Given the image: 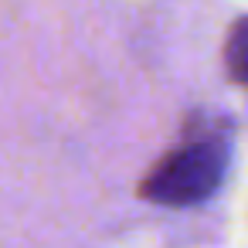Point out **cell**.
<instances>
[{
  "instance_id": "obj_1",
  "label": "cell",
  "mask_w": 248,
  "mask_h": 248,
  "mask_svg": "<svg viewBox=\"0 0 248 248\" xmlns=\"http://www.w3.org/2000/svg\"><path fill=\"white\" fill-rule=\"evenodd\" d=\"M224 167L228 156L217 140H187L153 163V170L140 184V197L167 207L201 204L221 187Z\"/></svg>"
},
{
  "instance_id": "obj_2",
  "label": "cell",
  "mask_w": 248,
  "mask_h": 248,
  "mask_svg": "<svg viewBox=\"0 0 248 248\" xmlns=\"http://www.w3.org/2000/svg\"><path fill=\"white\" fill-rule=\"evenodd\" d=\"M224 68L238 85H248V17H238L224 41Z\"/></svg>"
}]
</instances>
